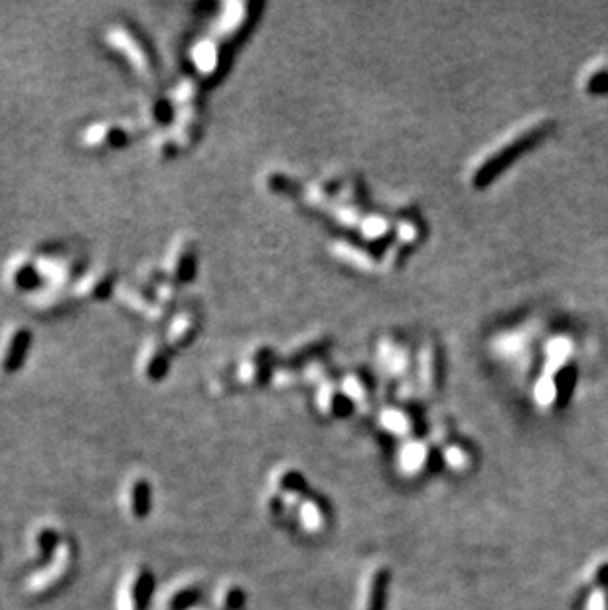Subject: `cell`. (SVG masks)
<instances>
[{
	"label": "cell",
	"instance_id": "1",
	"mask_svg": "<svg viewBox=\"0 0 608 610\" xmlns=\"http://www.w3.org/2000/svg\"><path fill=\"white\" fill-rule=\"evenodd\" d=\"M551 129L545 117H530L522 123L510 127L494 143L488 144L474 158L468 163L464 170V180L472 190H480L494 180L518 154L530 148L535 141Z\"/></svg>",
	"mask_w": 608,
	"mask_h": 610
},
{
	"label": "cell",
	"instance_id": "2",
	"mask_svg": "<svg viewBox=\"0 0 608 610\" xmlns=\"http://www.w3.org/2000/svg\"><path fill=\"white\" fill-rule=\"evenodd\" d=\"M375 362L381 372L401 385L413 380L409 377V373L415 368V348H411V344L403 334H381L375 344Z\"/></svg>",
	"mask_w": 608,
	"mask_h": 610
},
{
	"label": "cell",
	"instance_id": "3",
	"mask_svg": "<svg viewBox=\"0 0 608 610\" xmlns=\"http://www.w3.org/2000/svg\"><path fill=\"white\" fill-rule=\"evenodd\" d=\"M435 460L440 462V452L435 442L425 439L401 440L397 448V468L405 476H421L435 468Z\"/></svg>",
	"mask_w": 608,
	"mask_h": 610
},
{
	"label": "cell",
	"instance_id": "4",
	"mask_svg": "<svg viewBox=\"0 0 608 610\" xmlns=\"http://www.w3.org/2000/svg\"><path fill=\"white\" fill-rule=\"evenodd\" d=\"M275 370L273 350L267 344H255L245 350L235 368V382L243 387H255L265 380H271Z\"/></svg>",
	"mask_w": 608,
	"mask_h": 610
},
{
	"label": "cell",
	"instance_id": "5",
	"mask_svg": "<svg viewBox=\"0 0 608 610\" xmlns=\"http://www.w3.org/2000/svg\"><path fill=\"white\" fill-rule=\"evenodd\" d=\"M192 61H194V67H196V74L201 79L214 81L226 69V64H228V44L221 42L218 36H208V38L200 40L194 46Z\"/></svg>",
	"mask_w": 608,
	"mask_h": 610
},
{
	"label": "cell",
	"instance_id": "6",
	"mask_svg": "<svg viewBox=\"0 0 608 610\" xmlns=\"http://www.w3.org/2000/svg\"><path fill=\"white\" fill-rule=\"evenodd\" d=\"M415 373L413 382L421 391H435L440 383V353L433 338H425L415 348Z\"/></svg>",
	"mask_w": 608,
	"mask_h": 610
},
{
	"label": "cell",
	"instance_id": "7",
	"mask_svg": "<svg viewBox=\"0 0 608 610\" xmlns=\"http://www.w3.org/2000/svg\"><path fill=\"white\" fill-rule=\"evenodd\" d=\"M253 20H255V6L253 4L229 2L219 14L214 36H218L221 42H226L229 46V42H235L247 32L249 26L253 24Z\"/></svg>",
	"mask_w": 608,
	"mask_h": 610
},
{
	"label": "cell",
	"instance_id": "8",
	"mask_svg": "<svg viewBox=\"0 0 608 610\" xmlns=\"http://www.w3.org/2000/svg\"><path fill=\"white\" fill-rule=\"evenodd\" d=\"M111 40H113L115 44H119V48L123 49L124 54L129 56V59L133 61L136 69H139L143 76H152V74L156 71L154 56H152L146 40L141 36L139 30L131 28V26H121V28L113 30Z\"/></svg>",
	"mask_w": 608,
	"mask_h": 610
},
{
	"label": "cell",
	"instance_id": "9",
	"mask_svg": "<svg viewBox=\"0 0 608 610\" xmlns=\"http://www.w3.org/2000/svg\"><path fill=\"white\" fill-rule=\"evenodd\" d=\"M314 403H316V409L320 411V415L328 419H344L356 409L352 401L348 399V395L340 387V382L334 377H326L316 385Z\"/></svg>",
	"mask_w": 608,
	"mask_h": 610
},
{
	"label": "cell",
	"instance_id": "10",
	"mask_svg": "<svg viewBox=\"0 0 608 610\" xmlns=\"http://www.w3.org/2000/svg\"><path fill=\"white\" fill-rule=\"evenodd\" d=\"M271 492L285 500L288 512H295L296 505L308 496V482L296 468H279L271 478Z\"/></svg>",
	"mask_w": 608,
	"mask_h": 610
},
{
	"label": "cell",
	"instance_id": "11",
	"mask_svg": "<svg viewBox=\"0 0 608 610\" xmlns=\"http://www.w3.org/2000/svg\"><path fill=\"white\" fill-rule=\"evenodd\" d=\"M378 423H380L381 429L385 430L387 435H391V437H395V439L407 440L417 437V415L409 409V407H405V405H390V407H383V409L380 411Z\"/></svg>",
	"mask_w": 608,
	"mask_h": 610
},
{
	"label": "cell",
	"instance_id": "12",
	"mask_svg": "<svg viewBox=\"0 0 608 610\" xmlns=\"http://www.w3.org/2000/svg\"><path fill=\"white\" fill-rule=\"evenodd\" d=\"M330 255L344 265L356 269V271H363V273H371L375 269H381L380 257H373L363 245L348 241V239H336L330 245Z\"/></svg>",
	"mask_w": 608,
	"mask_h": 610
},
{
	"label": "cell",
	"instance_id": "13",
	"mask_svg": "<svg viewBox=\"0 0 608 610\" xmlns=\"http://www.w3.org/2000/svg\"><path fill=\"white\" fill-rule=\"evenodd\" d=\"M198 267V247L196 243L188 237H180L170 253V273L172 281L176 283H188L196 275Z\"/></svg>",
	"mask_w": 608,
	"mask_h": 610
},
{
	"label": "cell",
	"instance_id": "14",
	"mask_svg": "<svg viewBox=\"0 0 608 610\" xmlns=\"http://www.w3.org/2000/svg\"><path fill=\"white\" fill-rule=\"evenodd\" d=\"M293 514L296 515L298 527L303 529L304 534L310 535L322 534L324 529H326V525H328V522H330V514H328L326 504H324L320 498L312 496V494H308V496L304 498L303 502L296 505Z\"/></svg>",
	"mask_w": 608,
	"mask_h": 610
},
{
	"label": "cell",
	"instance_id": "15",
	"mask_svg": "<svg viewBox=\"0 0 608 610\" xmlns=\"http://www.w3.org/2000/svg\"><path fill=\"white\" fill-rule=\"evenodd\" d=\"M387 589H390V569L387 567L371 569L366 579V587H363L361 610H385Z\"/></svg>",
	"mask_w": 608,
	"mask_h": 610
},
{
	"label": "cell",
	"instance_id": "16",
	"mask_svg": "<svg viewBox=\"0 0 608 610\" xmlns=\"http://www.w3.org/2000/svg\"><path fill=\"white\" fill-rule=\"evenodd\" d=\"M356 231L361 241L370 245H385V241L393 235V218L383 211H366Z\"/></svg>",
	"mask_w": 608,
	"mask_h": 610
},
{
	"label": "cell",
	"instance_id": "17",
	"mask_svg": "<svg viewBox=\"0 0 608 610\" xmlns=\"http://www.w3.org/2000/svg\"><path fill=\"white\" fill-rule=\"evenodd\" d=\"M198 328H200V312H198V308L186 306V308H182L180 315L174 316L168 336H166V342L172 348H178V346L182 348L196 336Z\"/></svg>",
	"mask_w": 608,
	"mask_h": 610
},
{
	"label": "cell",
	"instance_id": "18",
	"mask_svg": "<svg viewBox=\"0 0 608 610\" xmlns=\"http://www.w3.org/2000/svg\"><path fill=\"white\" fill-rule=\"evenodd\" d=\"M423 235H425V225H423V220L419 218L417 213L405 211V213H399L397 218H393V235H391V239L405 251L419 245V241L423 239Z\"/></svg>",
	"mask_w": 608,
	"mask_h": 610
},
{
	"label": "cell",
	"instance_id": "19",
	"mask_svg": "<svg viewBox=\"0 0 608 610\" xmlns=\"http://www.w3.org/2000/svg\"><path fill=\"white\" fill-rule=\"evenodd\" d=\"M30 342H32V338H30V332L26 328H18L10 336L4 353H2V360H0L2 372L12 373L24 365V360H26L30 350Z\"/></svg>",
	"mask_w": 608,
	"mask_h": 610
},
{
	"label": "cell",
	"instance_id": "20",
	"mask_svg": "<svg viewBox=\"0 0 608 610\" xmlns=\"http://www.w3.org/2000/svg\"><path fill=\"white\" fill-rule=\"evenodd\" d=\"M440 462L456 474H464L474 467V452L462 440H447L443 447H438Z\"/></svg>",
	"mask_w": 608,
	"mask_h": 610
},
{
	"label": "cell",
	"instance_id": "21",
	"mask_svg": "<svg viewBox=\"0 0 608 610\" xmlns=\"http://www.w3.org/2000/svg\"><path fill=\"white\" fill-rule=\"evenodd\" d=\"M170 365V346L166 340H152L146 346V352L143 358V370L144 375L156 382L160 380L162 375H166Z\"/></svg>",
	"mask_w": 608,
	"mask_h": 610
},
{
	"label": "cell",
	"instance_id": "22",
	"mask_svg": "<svg viewBox=\"0 0 608 610\" xmlns=\"http://www.w3.org/2000/svg\"><path fill=\"white\" fill-rule=\"evenodd\" d=\"M83 261L81 257H77L74 253H66V251H57V255H49L44 259V273L46 277L54 278L57 283H66L69 278L76 277V273L81 269Z\"/></svg>",
	"mask_w": 608,
	"mask_h": 610
},
{
	"label": "cell",
	"instance_id": "23",
	"mask_svg": "<svg viewBox=\"0 0 608 610\" xmlns=\"http://www.w3.org/2000/svg\"><path fill=\"white\" fill-rule=\"evenodd\" d=\"M340 387L348 395V399L352 401L353 407H358L361 403H368L371 397V385L368 375L358 370V368H350L348 372H344L340 377Z\"/></svg>",
	"mask_w": 608,
	"mask_h": 610
},
{
	"label": "cell",
	"instance_id": "24",
	"mask_svg": "<svg viewBox=\"0 0 608 610\" xmlns=\"http://www.w3.org/2000/svg\"><path fill=\"white\" fill-rule=\"evenodd\" d=\"M129 141V134L119 124H95L89 129L86 143L95 148H119Z\"/></svg>",
	"mask_w": 608,
	"mask_h": 610
},
{
	"label": "cell",
	"instance_id": "25",
	"mask_svg": "<svg viewBox=\"0 0 608 610\" xmlns=\"http://www.w3.org/2000/svg\"><path fill=\"white\" fill-rule=\"evenodd\" d=\"M115 275L109 269H93L79 285V295L86 298H103L113 286Z\"/></svg>",
	"mask_w": 608,
	"mask_h": 610
},
{
	"label": "cell",
	"instance_id": "26",
	"mask_svg": "<svg viewBox=\"0 0 608 610\" xmlns=\"http://www.w3.org/2000/svg\"><path fill=\"white\" fill-rule=\"evenodd\" d=\"M219 610H243L245 606V592L238 585H223L218 591V601H216Z\"/></svg>",
	"mask_w": 608,
	"mask_h": 610
},
{
	"label": "cell",
	"instance_id": "27",
	"mask_svg": "<svg viewBox=\"0 0 608 610\" xmlns=\"http://www.w3.org/2000/svg\"><path fill=\"white\" fill-rule=\"evenodd\" d=\"M12 281L18 288H34L40 283V271L32 263H22L12 271Z\"/></svg>",
	"mask_w": 608,
	"mask_h": 610
},
{
	"label": "cell",
	"instance_id": "28",
	"mask_svg": "<svg viewBox=\"0 0 608 610\" xmlns=\"http://www.w3.org/2000/svg\"><path fill=\"white\" fill-rule=\"evenodd\" d=\"M36 306L44 315H59L67 308V298L54 291V293H46V295L36 298Z\"/></svg>",
	"mask_w": 608,
	"mask_h": 610
},
{
	"label": "cell",
	"instance_id": "29",
	"mask_svg": "<svg viewBox=\"0 0 608 610\" xmlns=\"http://www.w3.org/2000/svg\"><path fill=\"white\" fill-rule=\"evenodd\" d=\"M133 490L136 494L133 505L139 508V515L146 514V510H151V486H146L144 482H136Z\"/></svg>",
	"mask_w": 608,
	"mask_h": 610
},
{
	"label": "cell",
	"instance_id": "30",
	"mask_svg": "<svg viewBox=\"0 0 608 610\" xmlns=\"http://www.w3.org/2000/svg\"><path fill=\"white\" fill-rule=\"evenodd\" d=\"M198 597H200V592L194 591V589H182L172 597V610L188 609L194 602H198Z\"/></svg>",
	"mask_w": 608,
	"mask_h": 610
}]
</instances>
